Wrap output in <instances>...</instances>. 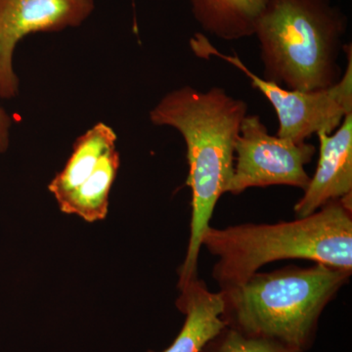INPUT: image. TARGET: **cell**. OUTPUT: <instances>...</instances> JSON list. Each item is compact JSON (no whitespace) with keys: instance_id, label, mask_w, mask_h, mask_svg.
<instances>
[{"instance_id":"13","label":"cell","mask_w":352,"mask_h":352,"mask_svg":"<svg viewBox=\"0 0 352 352\" xmlns=\"http://www.w3.org/2000/svg\"><path fill=\"white\" fill-rule=\"evenodd\" d=\"M12 120L6 111L0 106V154L8 149L10 143V129Z\"/></svg>"},{"instance_id":"6","label":"cell","mask_w":352,"mask_h":352,"mask_svg":"<svg viewBox=\"0 0 352 352\" xmlns=\"http://www.w3.org/2000/svg\"><path fill=\"white\" fill-rule=\"evenodd\" d=\"M116 141L115 131L101 122L76 139L63 170L48 186L65 214L87 222L105 219L120 166Z\"/></svg>"},{"instance_id":"3","label":"cell","mask_w":352,"mask_h":352,"mask_svg":"<svg viewBox=\"0 0 352 352\" xmlns=\"http://www.w3.org/2000/svg\"><path fill=\"white\" fill-rule=\"evenodd\" d=\"M351 273L319 263L254 273L245 283L219 291L222 320L245 335L305 352L314 344L322 314Z\"/></svg>"},{"instance_id":"8","label":"cell","mask_w":352,"mask_h":352,"mask_svg":"<svg viewBox=\"0 0 352 352\" xmlns=\"http://www.w3.org/2000/svg\"><path fill=\"white\" fill-rule=\"evenodd\" d=\"M94 9V0H0V97L11 99L19 92L13 54L21 39L80 25Z\"/></svg>"},{"instance_id":"2","label":"cell","mask_w":352,"mask_h":352,"mask_svg":"<svg viewBox=\"0 0 352 352\" xmlns=\"http://www.w3.org/2000/svg\"><path fill=\"white\" fill-rule=\"evenodd\" d=\"M351 200L352 194L293 221L208 227L203 247L217 258L212 278L219 291L239 286L265 264L283 259L352 271Z\"/></svg>"},{"instance_id":"10","label":"cell","mask_w":352,"mask_h":352,"mask_svg":"<svg viewBox=\"0 0 352 352\" xmlns=\"http://www.w3.org/2000/svg\"><path fill=\"white\" fill-rule=\"evenodd\" d=\"M176 305L186 319L175 342L162 352H200L226 326L221 293L210 292L200 279L180 291Z\"/></svg>"},{"instance_id":"11","label":"cell","mask_w":352,"mask_h":352,"mask_svg":"<svg viewBox=\"0 0 352 352\" xmlns=\"http://www.w3.org/2000/svg\"><path fill=\"white\" fill-rule=\"evenodd\" d=\"M267 0H191L204 31L224 41L252 36Z\"/></svg>"},{"instance_id":"5","label":"cell","mask_w":352,"mask_h":352,"mask_svg":"<svg viewBox=\"0 0 352 352\" xmlns=\"http://www.w3.org/2000/svg\"><path fill=\"white\" fill-rule=\"evenodd\" d=\"M191 50L201 58L219 57L244 73L252 85L272 104L279 120L277 136L296 143L305 142L319 132L331 134L339 129L344 117L352 113V47L346 44V68L333 87L315 91L289 90L252 73L237 55L223 54L198 32L190 39Z\"/></svg>"},{"instance_id":"9","label":"cell","mask_w":352,"mask_h":352,"mask_svg":"<svg viewBox=\"0 0 352 352\" xmlns=\"http://www.w3.org/2000/svg\"><path fill=\"white\" fill-rule=\"evenodd\" d=\"M319 162L305 194L294 207L296 219L314 214L333 201L352 194V113L333 133H317Z\"/></svg>"},{"instance_id":"12","label":"cell","mask_w":352,"mask_h":352,"mask_svg":"<svg viewBox=\"0 0 352 352\" xmlns=\"http://www.w3.org/2000/svg\"><path fill=\"white\" fill-rule=\"evenodd\" d=\"M200 352H303L276 340L245 335L224 327Z\"/></svg>"},{"instance_id":"1","label":"cell","mask_w":352,"mask_h":352,"mask_svg":"<svg viewBox=\"0 0 352 352\" xmlns=\"http://www.w3.org/2000/svg\"><path fill=\"white\" fill-rule=\"evenodd\" d=\"M247 115V103L220 87L208 91L191 87L173 90L150 112L155 126L175 127L187 147L192 215L188 248L179 270V291L199 278L204 235L217 201L232 180L236 142Z\"/></svg>"},{"instance_id":"4","label":"cell","mask_w":352,"mask_h":352,"mask_svg":"<svg viewBox=\"0 0 352 352\" xmlns=\"http://www.w3.org/2000/svg\"><path fill=\"white\" fill-rule=\"evenodd\" d=\"M347 18L331 0H267L256 23L263 78L310 92L342 78L339 55Z\"/></svg>"},{"instance_id":"7","label":"cell","mask_w":352,"mask_h":352,"mask_svg":"<svg viewBox=\"0 0 352 352\" xmlns=\"http://www.w3.org/2000/svg\"><path fill=\"white\" fill-rule=\"evenodd\" d=\"M316 147L270 135L258 115H247L235 146L234 175L227 193L240 195L252 187L287 185L305 190L310 177L305 166Z\"/></svg>"}]
</instances>
